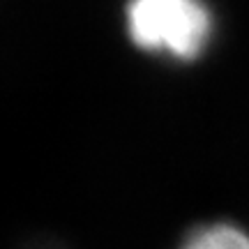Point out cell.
<instances>
[{
	"mask_svg": "<svg viewBox=\"0 0 249 249\" xmlns=\"http://www.w3.org/2000/svg\"><path fill=\"white\" fill-rule=\"evenodd\" d=\"M124 23L141 51L176 62L201 58L214 37V14L205 0H129Z\"/></svg>",
	"mask_w": 249,
	"mask_h": 249,
	"instance_id": "6da1fadb",
	"label": "cell"
},
{
	"mask_svg": "<svg viewBox=\"0 0 249 249\" xmlns=\"http://www.w3.org/2000/svg\"><path fill=\"white\" fill-rule=\"evenodd\" d=\"M178 249H249V233L229 222L205 224L189 233Z\"/></svg>",
	"mask_w": 249,
	"mask_h": 249,
	"instance_id": "7a4b0ae2",
	"label": "cell"
}]
</instances>
